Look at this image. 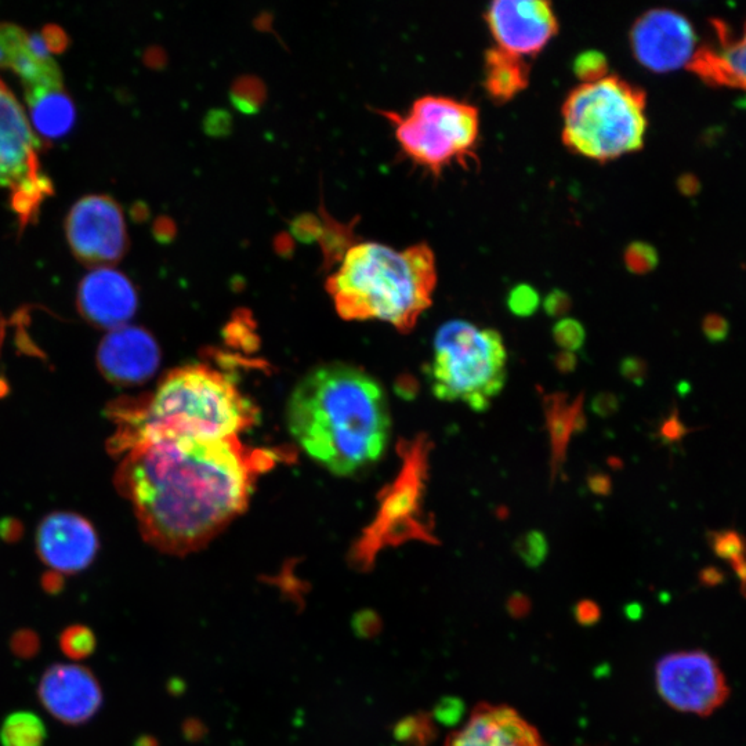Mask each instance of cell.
Instances as JSON below:
<instances>
[{"instance_id":"4fadbf2b","label":"cell","mask_w":746,"mask_h":746,"mask_svg":"<svg viewBox=\"0 0 746 746\" xmlns=\"http://www.w3.org/2000/svg\"><path fill=\"white\" fill-rule=\"evenodd\" d=\"M485 21L499 49L516 56H534L559 32L552 3L546 0H496Z\"/></svg>"},{"instance_id":"7c38bea8","label":"cell","mask_w":746,"mask_h":746,"mask_svg":"<svg viewBox=\"0 0 746 746\" xmlns=\"http://www.w3.org/2000/svg\"><path fill=\"white\" fill-rule=\"evenodd\" d=\"M630 45L636 60L657 74L688 68L700 50L693 24L669 9L650 10L637 18Z\"/></svg>"},{"instance_id":"ba28073f","label":"cell","mask_w":746,"mask_h":746,"mask_svg":"<svg viewBox=\"0 0 746 746\" xmlns=\"http://www.w3.org/2000/svg\"><path fill=\"white\" fill-rule=\"evenodd\" d=\"M432 447V441L426 434H419L415 440L401 444L403 470L394 484L386 488L375 523L358 543L354 554L358 566H372L376 553L386 546L412 539L427 543L438 542L434 537L433 520L423 512V494Z\"/></svg>"},{"instance_id":"30bf717a","label":"cell","mask_w":746,"mask_h":746,"mask_svg":"<svg viewBox=\"0 0 746 746\" xmlns=\"http://www.w3.org/2000/svg\"><path fill=\"white\" fill-rule=\"evenodd\" d=\"M655 683L666 704L698 716L712 715L730 695L722 669L704 651L665 655L655 669Z\"/></svg>"},{"instance_id":"d6986e66","label":"cell","mask_w":746,"mask_h":746,"mask_svg":"<svg viewBox=\"0 0 746 746\" xmlns=\"http://www.w3.org/2000/svg\"><path fill=\"white\" fill-rule=\"evenodd\" d=\"M445 746H546L520 713L502 705H481Z\"/></svg>"},{"instance_id":"836d02e7","label":"cell","mask_w":746,"mask_h":746,"mask_svg":"<svg viewBox=\"0 0 746 746\" xmlns=\"http://www.w3.org/2000/svg\"><path fill=\"white\" fill-rule=\"evenodd\" d=\"M701 328L705 338L711 343H722L729 338V321L723 315L716 313L706 314L704 320H702Z\"/></svg>"},{"instance_id":"f1b7e54d","label":"cell","mask_w":746,"mask_h":746,"mask_svg":"<svg viewBox=\"0 0 746 746\" xmlns=\"http://www.w3.org/2000/svg\"><path fill=\"white\" fill-rule=\"evenodd\" d=\"M553 339L564 351L581 350L586 340V331L581 322L563 318L553 327Z\"/></svg>"},{"instance_id":"4dcf8cb0","label":"cell","mask_w":746,"mask_h":746,"mask_svg":"<svg viewBox=\"0 0 746 746\" xmlns=\"http://www.w3.org/2000/svg\"><path fill=\"white\" fill-rule=\"evenodd\" d=\"M541 304L538 292L530 285H517L509 293L508 307L517 317H531Z\"/></svg>"},{"instance_id":"d6a6232c","label":"cell","mask_w":746,"mask_h":746,"mask_svg":"<svg viewBox=\"0 0 746 746\" xmlns=\"http://www.w3.org/2000/svg\"><path fill=\"white\" fill-rule=\"evenodd\" d=\"M10 648L16 657L31 659L38 655L41 650V639L38 633L32 629H20L13 633L10 639Z\"/></svg>"},{"instance_id":"44dd1931","label":"cell","mask_w":746,"mask_h":746,"mask_svg":"<svg viewBox=\"0 0 746 746\" xmlns=\"http://www.w3.org/2000/svg\"><path fill=\"white\" fill-rule=\"evenodd\" d=\"M545 412L546 429H548L552 461H550V476L552 481L560 476L566 465L567 449L571 437L586 429L585 409H583V394L574 400L566 393L545 394L542 400Z\"/></svg>"},{"instance_id":"3957f363","label":"cell","mask_w":746,"mask_h":746,"mask_svg":"<svg viewBox=\"0 0 746 746\" xmlns=\"http://www.w3.org/2000/svg\"><path fill=\"white\" fill-rule=\"evenodd\" d=\"M257 411L233 380L206 365L175 369L150 396L112 404L110 447L122 455L161 440H222L255 425Z\"/></svg>"},{"instance_id":"484cf974","label":"cell","mask_w":746,"mask_h":746,"mask_svg":"<svg viewBox=\"0 0 746 746\" xmlns=\"http://www.w3.org/2000/svg\"><path fill=\"white\" fill-rule=\"evenodd\" d=\"M706 539L719 559L730 561V564L746 559V538L735 528L708 531Z\"/></svg>"},{"instance_id":"f35d334b","label":"cell","mask_w":746,"mask_h":746,"mask_svg":"<svg viewBox=\"0 0 746 746\" xmlns=\"http://www.w3.org/2000/svg\"><path fill=\"white\" fill-rule=\"evenodd\" d=\"M588 487L593 494L599 496L610 495L612 490L611 478L607 474H593L588 478Z\"/></svg>"},{"instance_id":"f6af8a7d","label":"cell","mask_w":746,"mask_h":746,"mask_svg":"<svg viewBox=\"0 0 746 746\" xmlns=\"http://www.w3.org/2000/svg\"><path fill=\"white\" fill-rule=\"evenodd\" d=\"M0 187H6V181L2 175H0Z\"/></svg>"},{"instance_id":"f546056e","label":"cell","mask_w":746,"mask_h":746,"mask_svg":"<svg viewBox=\"0 0 746 746\" xmlns=\"http://www.w3.org/2000/svg\"><path fill=\"white\" fill-rule=\"evenodd\" d=\"M516 552L528 566H539L548 554V541L541 531H528L516 542Z\"/></svg>"},{"instance_id":"74e56055","label":"cell","mask_w":746,"mask_h":746,"mask_svg":"<svg viewBox=\"0 0 746 746\" xmlns=\"http://www.w3.org/2000/svg\"><path fill=\"white\" fill-rule=\"evenodd\" d=\"M577 364V356H575V353H571V351L563 350L553 357L554 368H556L560 373H563V375L574 372L575 368H577Z\"/></svg>"},{"instance_id":"60d3db41","label":"cell","mask_w":746,"mask_h":746,"mask_svg":"<svg viewBox=\"0 0 746 746\" xmlns=\"http://www.w3.org/2000/svg\"><path fill=\"white\" fill-rule=\"evenodd\" d=\"M700 579L704 585L715 586L724 581V574L719 568L706 567L701 571Z\"/></svg>"},{"instance_id":"4316f807","label":"cell","mask_w":746,"mask_h":746,"mask_svg":"<svg viewBox=\"0 0 746 746\" xmlns=\"http://www.w3.org/2000/svg\"><path fill=\"white\" fill-rule=\"evenodd\" d=\"M574 72L582 83L600 81L608 75L607 57L597 50L583 52L574 61Z\"/></svg>"},{"instance_id":"2e32d148","label":"cell","mask_w":746,"mask_h":746,"mask_svg":"<svg viewBox=\"0 0 746 746\" xmlns=\"http://www.w3.org/2000/svg\"><path fill=\"white\" fill-rule=\"evenodd\" d=\"M56 28L45 34H27L12 24H0V67L20 76L25 88L63 85L53 53L64 47Z\"/></svg>"},{"instance_id":"8992f818","label":"cell","mask_w":746,"mask_h":746,"mask_svg":"<svg viewBox=\"0 0 746 746\" xmlns=\"http://www.w3.org/2000/svg\"><path fill=\"white\" fill-rule=\"evenodd\" d=\"M433 353L425 372L434 397L487 411L506 382L508 353L501 333L467 321H448L436 333Z\"/></svg>"},{"instance_id":"7bdbcfd3","label":"cell","mask_w":746,"mask_h":746,"mask_svg":"<svg viewBox=\"0 0 746 746\" xmlns=\"http://www.w3.org/2000/svg\"><path fill=\"white\" fill-rule=\"evenodd\" d=\"M731 567H733L735 575L740 579L741 592L746 597V559L735 561V563L731 564Z\"/></svg>"},{"instance_id":"7402d4cb","label":"cell","mask_w":746,"mask_h":746,"mask_svg":"<svg viewBox=\"0 0 746 746\" xmlns=\"http://www.w3.org/2000/svg\"><path fill=\"white\" fill-rule=\"evenodd\" d=\"M32 130L47 140L70 133L75 123V107L63 85L27 89Z\"/></svg>"},{"instance_id":"e575fe53","label":"cell","mask_w":746,"mask_h":746,"mask_svg":"<svg viewBox=\"0 0 746 746\" xmlns=\"http://www.w3.org/2000/svg\"><path fill=\"white\" fill-rule=\"evenodd\" d=\"M619 371L628 382L642 386L648 375V364L643 358L636 356L625 357L619 365Z\"/></svg>"},{"instance_id":"5bb4252c","label":"cell","mask_w":746,"mask_h":746,"mask_svg":"<svg viewBox=\"0 0 746 746\" xmlns=\"http://www.w3.org/2000/svg\"><path fill=\"white\" fill-rule=\"evenodd\" d=\"M38 697L47 712L68 726L90 722L103 706L100 682L89 668L54 664L43 673Z\"/></svg>"},{"instance_id":"d590c367","label":"cell","mask_w":746,"mask_h":746,"mask_svg":"<svg viewBox=\"0 0 746 746\" xmlns=\"http://www.w3.org/2000/svg\"><path fill=\"white\" fill-rule=\"evenodd\" d=\"M543 309L550 317H561L566 315L571 309V298L566 292L560 289H554L550 292L543 302Z\"/></svg>"},{"instance_id":"ffe728a7","label":"cell","mask_w":746,"mask_h":746,"mask_svg":"<svg viewBox=\"0 0 746 746\" xmlns=\"http://www.w3.org/2000/svg\"><path fill=\"white\" fill-rule=\"evenodd\" d=\"M719 34L720 45L700 46L688 70L708 85L746 92V24L741 38L731 39L722 31Z\"/></svg>"},{"instance_id":"603a6c76","label":"cell","mask_w":746,"mask_h":746,"mask_svg":"<svg viewBox=\"0 0 746 746\" xmlns=\"http://www.w3.org/2000/svg\"><path fill=\"white\" fill-rule=\"evenodd\" d=\"M530 67L524 57L516 56L499 47L485 53V90L498 103L512 100L528 86Z\"/></svg>"},{"instance_id":"8fae6325","label":"cell","mask_w":746,"mask_h":746,"mask_svg":"<svg viewBox=\"0 0 746 746\" xmlns=\"http://www.w3.org/2000/svg\"><path fill=\"white\" fill-rule=\"evenodd\" d=\"M67 237L75 255L93 266L117 262L128 248L122 209L104 195H90L76 202L67 219Z\"/></svg>"},{"instance_id":"ee69618b","label":"cell","mask_w":746,"mask_h":746,"mask_svg":"<svg viewBox=\"0 0 746 746\" xmlns=\"http://www.w3.org/2000/svg\"><path fill=\"white\" fill-rule=\"evenodd\" d=\"M136 746H155V742L154 740H150V738H141Z\"/></svg>"},{"instance_id":"9c48e42d","label":"cell","mask_w":746,"mask_h":746,"mask_svg":"<svg viewBox=\"0 0 746 746\" xmlns=\"http://www.w3.org/2000/svg\"><path fill=\"white\" fill-rule=\"evenodd\" d=\"M38 144L23 107L0 82V175L12 190L14 208L24 222L52 190L39 172Z\"/></svg>"},{"instance_id":"5b68a950","label":"cell","mask_w":746,"mask_h":746,"mask_svg":"<svg viewBox=\"0 0 746 746\" xmlns=\"http://www.w3.org/2000/svg\"><path fill=\"white\" fill-rule=\"evenodd\" d=\"M646 105V92L619 76L582 83L564 101V144L599 162L642 150Z\"/></svg>"},{"instance_id":"7a4b0ae2","label":"cell","mask_w":746,"mask_h":746,"mask_svg":"<svg viewBox=\"0 0 746 746\" xmlns=\"http://www.w3.org/2000/svg\"><path fill=\"white\" fill-rule=\"evenodd\" d=\"M288 427L314 461L336 476H353L385 454L391 427L385 390L362 369L322 365L292 391Z\"/></svg>"},{"instance_id":"d4e9b609","label":"cell","mask_w":746,"mask_h":746,"mask_svg":"<svg viewBox=\"0 0 746 746\" xmlns=\"http://www.w3.org/2000/svg\"><path fill=\"white\" fill-rule=\"evenodd\" d=\"M59 646L65 657L82 661L96 651L97 639L89 626L75 624L60 633Z\"/></svg>"},{"instance_id":"8d00e7d4","label":"cell","mask_w":746,"mask_h":746,"mask_svg":"<svg viewBox=\"0 0 746 746\" xmlns=\"http://www.w3.org/2000/svg\"><path fill=\"white\" fill-rule=\"evenodd\" d=\"M593 414L599 415L600 418H610L619 409V398L612 393L597 394L590 404Z\"/></svg>"},{"instance_id":"83f0119b","label":"cell","mask_w":746,"mask_h":746,"mask_svg":"<svg viewBox=\"0 0 746 746\" xmlns=\"http://www.w3.org/2000/svg\"><path fill=\"white\" fill-rule=\"evenodd\" d=\"M625 264L633 274L651 273L657 267L658 253L653 245L646 242H633L625 252Z\"/></svg>"},{"instance_id":"e0dca14e","label":"cell","mask_w":746,"mask_h":746,"mask_svg":"<svg viewBox=\"0 0 746 746\" xmlns=\"http://www.w3.org/2000/svg\"><path fill=\"white\" fill-rule=\"evenodd\" d=\"M97 360L101 373L112 383L140 385L157 371L161 351L150 333L125 325L105 336Z\"/></svg>"},{"instance_id":"ab89813d","label":"cell","mask_w":746,"mask_h":746,"mask_svg":"<svg viewBox=\"0 0 746 746\" xmlns=\"http://www.w3.org/2000/svg\"><path fill=\"white\" fill-rule=\"evenodd\" d=\"M42 586L45 592L50 593V595H59L64 588V578L61 577V574L52 571L43 577Z\"/></svg>"},{"instance_id":"b9f144b4","label":"cell","mask_w":746,"mask_h":746,"mask_svg":"<svg viewBox=\"0 0 746 746\" xmlns=\"http://www.w3.org/2000/svg\"><path fill=\"white\" fill-rule=\"evenodd\" d=\"M398 386H400V389H398L400 390V394H403L405 398H414L419 390L418 382L414 378H411V376L401 379Z\"/></svg>"},{"instance_id":"9a60e30c","label":"cell","mask_w":746,"mask_h":746,"mask_svg":"<svg viewBox=\"0 0 746 746\" xmlns=\"http://www.w3.org/2000/svg\"><path fill=\"white\" fill-rule=\"evenodd\" d=\"M97 532L85 517L71 512L49 514L36 532V552L61 575L85 571L99 553Z\"/></svg>"},{"instance_id":"cb8c5ba5","label":"cell","mask_w":746,"mask_h":746,"mask_svg":"<svg viewBox=\"0 0 746 746\" xmlns=\"http://www.w3.org/2000/svg\"><path fill=\"white\" fill-rule=\"evenodd\" d=\"M46 740L45 723L32 712H14L0 727L2 746H45Z\"/></svg>"},{"instance_id":"ac0fdd59","label":"cell","mask_w":746,"mask_h":746,"mask_svg":"<svg viewBox=\"0 0 746 746\" xmlns=\"http://www.w3.org/2000/svg\"><path fill=\"white\" fill-rule=\"evenodd\" d=\"M78 306L83 317L97 327H125L137 310L135 286L121 271L96 267L79 286Z\"/></svg>"},{"instance_id":"52a82bcc","label":"cell","mask_w":746,"mask_h":746,"mask_svg":"<svg viewBox=\"0 0 746 746\" xmlns=\"http://www.w3.org/2000/svg\"><path fill=\"white\" fill-rule=\"evenodd\" d=\"M398 144L415 164L438 173L452 164L473 158L480 135V117L474 105L451 97L423 96L407 114L385 111Z\"/></svg>"},{"instance_id":"277c9868","label":"cell","mask_w":746,"mask_h":746,"mask_svg":"<svg viewBox=\"0 0 746 746\" xmlns=\"http://www.w3.org/2000/svg\"><path fill=\"white\" fill-rule=\"evenodd\" d=\"M436 285V257L429 245L397 251L379 242L351 246L327 281L344 320L389 322L404 333L432 306Z\"/></svg>"},{"instance_id":"6da1fadb","label":"cell","mask_w":746,"mask_h":746,"mask_svg":"<svg viewBox=\"0 0 746 746\" xmlns=\"http://www.w3.org/2000/svg\"><path fill=\"white\" fill-rule=\"evenodd\" d=\"M277 461L278 452L246 447L238 437L175 438L123 452L115 484L148 543L187 554L244 512L257 478Z\"/></svg>"},{"instance_id":"1f68e13d","label":"cell","mask_w":746,"mask_h":746,"mask_svg":"<svg viewBox=\"0 0 746 746\" xmlns=\"http://www.w3.org/2000/svg\"><path fill=\"white\" fill-rule=\"evenodd\" d=\"M695 427H688L680 418L677 405L673 407L671 414L662 420L658 427L657 437L664 445H676L682 443L688 434L697 432Z\"/></svg>"}]
</instances>
